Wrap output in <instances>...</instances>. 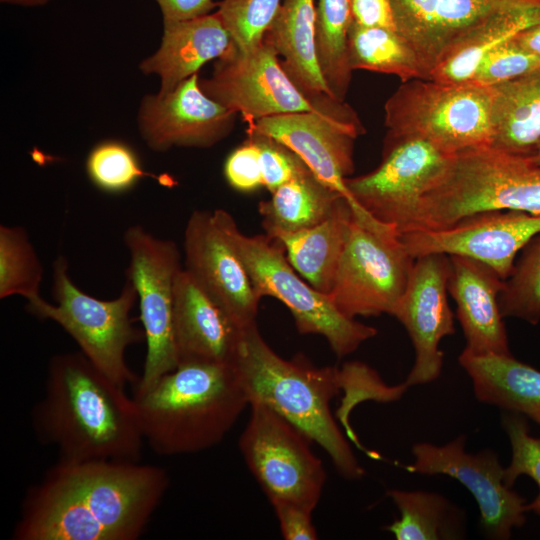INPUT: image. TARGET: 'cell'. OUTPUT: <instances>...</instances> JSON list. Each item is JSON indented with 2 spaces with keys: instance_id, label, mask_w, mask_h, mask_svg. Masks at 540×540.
<instances>
[{
  "instance_id": "cell-1",
  "label": "cell",
  "mask_w": 540,
  "mask_h": 540,
  "mask_svg": "<svg viewBox=\"0 0 540 540\" xmlns=\"http://www.w3.org/2000/svg\"><path fill=\"white\" fill-rule=\"evenodd\" d=\"M166 471L140 461H61L30 487L14 540H136L163 499Z\"/></svg>"
},
{
  "instance_id": "cell-2",
  "label": "cell",
  "mask_w": 540,
  "mask_h": 540,
  "mask_svg": "<svg viewBox=\"0 0 540 540\" xmlns=\"http://www.w3.org/2000/svg\"><path fill=\"white\" fill-rule=\"evenodd\" d=\"M32 420L39 438L58 449L61 461L141 459L145 439L134 398L81 351L50 359Z\"/></svg>"
},
{
  "instance_id": "cell-3",
  "label": "cell",
  "mask_w": 540,
  "mask_h": 540,
  "mask_svg": "<svg viewBox=\"0 0 540 540\" xmlns=\"http://www.w3.org/2000/svg\"><path fill=\"white\" fill-rule=\"evenodd\" d=\"M234 367L249 405L263 404L288 420L328 454L345 479L363 477L365 470L330 408L333 397L350 382L344 365L317 367L302 354L285 359L254 324L244 330Z\"/></svg>"
},
{
  "instance_id": "cell-4",
  "label": "cell",
  "mask_w": 540,
  "mask_h": 540,
  "mask_svg": "<svg viewBox=\"0 0 540 540\" xmlns=\"http://www.w3.org/2000/svg\"><path fill=\"white\" fill-rule=\"evenodd\" d=\"M145 442L155 453H197L220 443L249 401L234 364L182 362L134 393Z\"/></svg>"
},
{
  "instance_id": "cell-5",
  "label": "cell",
  "mask_w": 540,
  "mask_h": 540,
  "mask_svg": "<svg viewBox=\"0 0 540 540\" xmlns=\"http://www.w3.org/2000/svg\"><path fill=\"white\" fill-rule=\"evenodd\" d=\"M491 210L540 215V165L491 145L453 154L422 196L410 231L444 229Z\"/></svg>"
},
{
  "instance_id": "cell-6",
  "label": "cell",
  "mask_w": 540,
  "mask_h": 540,
  "mask_svg": "<svg viewBox=\"0 0 540 540\" xmlns=\"http://www.w3.org/2000/svg\"><path fill=\"white\" fill-rule=\"evenodd\" d=\"M214 213L244 264L256 294L282 302L299 333L324 337L338 357L353 353L376 336L374 327L342 314L327 294L301 278L288 262L280 242L267 234L242 233L232 215L223 209H215Z\"/></svg>"
},
{
  "instance_id": "cell-7",
  "label": "cell",
  "mask_w": 540,
  "mask_h": 540,
  "mask_svg": "<svg viewBox=\"0 0 540 540\" xmlns=\"http://www.w3.org/2000/svg\"><path fill=\"white\" fill-rule=\"evenodd\" d=\"M52 296L27 303L28 312L59 324L78 344L80 351L108 378L125 387L139 377L126 363L129 346L145 339L130 317L138 300L132 282L125 277L120 294L111 300L97 299L80 290L71 280L68 262L59 255L53 262Z\"/></svg>"
},
{
  "instance_id": "cell-8",
  "label": "cell",
  "mask_w": 540,
  "mask_h": 540,
  "mask_svg": "<svg viewBox=\"0 0 540 540\" xmlns=\"http://www.w3.org/2000/svg\"><path fill=\"white\" fill-rule=\"evenodd\" d=\"M493 102V87L472 82H402L384 106L386 136L421 138L450 155L490 145Z\"/></svg>"
},
{
  "instance_id": "cell-9",
  "label": "cell",
  "mask_w": 540,
  "mask_h": 540,
  "mask_svg": "<svg viewBox=\"0 0 540 540\" xmlns=\"http://www.w3.org/2000/svg\"><path fill=\"white\" fill-rule=\"evenodd\" d=\"M123 241L129 254L125 277L137 292L147 347L143 373L134 386V393H143L179 365L173 307L175 282L183 267L176 243L141 225L128 227Z\"/></svg>"
},
{
  "instance_id": "cell-10",
  "label": "cell",
  "mask_w": 540,
  "mask_h": 540,
  "mask_svg": "<svg viewBox=\"0 0 540 540\" xmlns=\"http://www.w3.org/2000/svg\"><path fill=\"white\" fill-rule=\"evenodd\" d=\"M240 435V452L270 503L291 502L310 510L319 503L326 482L312 441L271 408L253 403Z\"/></svg>"
},
{
  "instance_id": "cell-11",
  "label": "cell",
  "mask_w": 540,
  "mask_h": 540,
  "mask_svg": "<svg viewBox=\"0 0 540 540\" xmlns=\"http://www.w3.org/2000/svg\"><path fill=\"white\" fill-rule=\"evenodd\" d=\"M414 260L398 231L373 230L354 217L327 295L349 318L392 315L406 290Z\"/></svg>"
},
{
  "instance_id": "cell-12",
  "label": "cell",
  "mask_w": 540,
  "mask_h": 540,
  "mask_svg": "<svg viewBox=\"0 0 540 540\" xmlns=\"http://www.w3.org/2000/svg\"><path fill=\"white\" fill-rule=\"evenodd\" d=\"M246 131L272 137L293 150L317 177L347 199L360 224L378 231L388 228L362 209L346 186L354 171V142L365 129L345 101L326 111L261 118L249 124Z\"/></svg>"
},
{
  "instance_id": "cell-13",
  "label": "cell",
  "mask_w": 540,
  "mask_h": 540,
  "mask_svg": "<svg viewBox=\"0 0 540 540\" xmlns=\"http://www.w3.org/2000/svg\"><path fill=\"white\" fill-rule=\"evenodd\" d=\"M199 83L207 96L239 113L248 125L274 115L326 111L343 102L328 95L314 98L304 93L264 40L247 52L234 47L215 60L210 77L200 78Z\"/></svg>"
},
{
  "instance_id": "cell-14",
  "label": "cell",
  "mask_w": 540,
  "mask_h": 540,
  "mask_svg": "<svg viewBox=\"0 0 540 540\" xmlns=\"http://www.w3.org/2000/svg\"><path fill=\"white\" fill-rule=\"evenodd\" d=\"M451 156L421 138L386 136L380 164L348 177L346 186L362 209L403 234L413 228L422 196Z\"/></svg>"
},
{
  "instance_id": "cell-15",
  "label": "cell",
  "mask_w": 540,
  "mask_h": 540,
  "mask_svg": "<svg viewBox=\"0 0 540 540\" xmlns=\"http://www.w3.org/2000/svg\"><path fill=\"white\" fill-rule=\"evenodd\" d=\"M395 30L415 52L423 79L465 37L513 15L540 19V0H389Z\"/></svg>"
},
{
  "instance_id": "cell-16",
  "label": "cell",
  "mask_w": 540,
  "mask_h": 540,
  "mask_svg": "<svg viewBox=\"0 0 540 540\" xmlns=\"http://www.w3.org/2000/svg\"><path fill=\"white\" fill-rule=\"evenodd\" d=\"M466 437L445 445L416 443L414 461L405 466L411 473L442 474L459 481L472 494L480 512L479 525L486 537L507 540L526 521L525 499L504 482V468L491 450L468 453Z\"/></svg>"
},
{
  "instance_id": "cell-17",
  "label": "cell",
  "mask_w": 540,
  "mask_h": 540,
  "mask_svg": "<svg viewBox=\"0 0 540 540\" xmlns=\"http://www.w3.org/2000/svg\"><path fill=\"white\" fill-rule=\"evenodd\" d=\"M538 233L540 215L491 210L466 216L444 229L406 232L400 240L414 259L433 253L466 256L487 264L505 280L519 251Z\"/></svg>"
},
{
  "instance_id": "cell-18",
  "label": "cell",
  "mask_w": 540,
  "mask_h": 540,
  "mask_svg": "<svg viewBox=\"0 0 540 540\" xmlns=\"http://www.w3.org/2000/svg\"><path fill=\"white\" fill-rule=\"evenodd\" d=\"M199 80L197 73L169 92L141 99L137 126L151 150L210 148L231 134L237 113L207 96Z\"/></svg>"
},
{
  "instance_id": "cell-19",
  "label": "cell",
  "mask_w": 540,
  "mask_h": 540,
  "mask_svg": "<svg viewBox=\"0 0 540 540\" xmlns=\"http://www.w3.org/2000/svg\"><path fill=\"white\" fill-rule=\"evenodd\" d=\"M450 258L427 254L415 258L408 285L392 316L406 329L415 360L408 386L436 380L443 366L441 340L454 334V317L447 299Z\"/></svg>"
},
{
  "instance_id": "cell-20",
  "label": "cell",
  "mask_w": 540,
  "mask_h": 540,
  "mask_svg": "<svg viewBox=\"0 0 540 540\" xmlns=\"http://www.w3.org/2000/svg\"><path fill=\"white\" fill-rule=\"evenodd\" d=\"M185 269L240 328L256 324L260 297L214 211L196 210L184 231Z\"/></svg>"
},
{
  "instance_id": "cell-21",
  "label": "cell",
  "mask_w": 540,
  "mask_h": 540,
  "mask_svg": "<svg viewBox=\"0 0 540 540\" xmlns=\"http://www.w3.org/2000/svg\"><path fill=\"white\" fill-rule=\"evenodd\" d=\"M240 328L183 268L175 282L173 331L179 363L234 364Z\"/></svg>"
},
{
  "instance_id": "cell-22",
  "label": "cell",
  "mask_w": 540,
  "mask_h": 540,
  "mask_svg": "<svg viewBox=\"0 0 540 540\" xmlns=\"http://www.w3.org/2000/svg\"><path fill=\"white\" fill-rule=\"evenodd\" d=\"M449 258L447 288L457 305L466 340L464 351L474 355H512L499 306L504 279L479 260L461 255Z\"/></svg>"
},
{
  "instance_id": "cell-23",
  "label": "cell",
  "mask_w": 540,
  "mask_h": 540,
  "mask_svg": "<svg viewBox=\"0 0 540 540\" xmlns=\"http://www.w3.org/2000/svg\"><path fill=\"white\" fill-rule=\"evenodd\" d=\"M233 48L232 38L216 11L189 20L163 22L158 49L141 61L139 70L145 75H157L159 93H166Z\"/></svg>"
},
{
  "instance_id": "cell-24",
  "label": "cell",
  "mask_w": 540,
  "mask_h": 540,
  "mask_svg": "<svg viewBox=\"0 0 540 540\" xmlns=\"http://www.w3.org/2000/svg\"><path fill=\"white\" fill-rule=\"evenodd\" d=\"M458 360L479 401L521 414L540 427L539 370L512 355H474L463 350Z\"/></svg>"
},
{
  "instance_id": "cell-25",
  "label": "cell",
  "mask_w": 540,
  "mask_h": 540,
  "mask_svg": "<svg viewBox=\"0 0 540 540\" xmlns=\"http://www.w3.org/2000/svg\"><path fill=\"white\" fill-rule=\"evenodd\" d=\"M354 212L344 197L321 223L272 237L282 245L296 272L313 288L329 294L342 256Z\"/></svg>"
},
{
  "instance_id": "cell-26",
  "label": "cell",
  "mask_w": 540,
  "mask_h": 540,
  "mask_svg": "<svg viewBox=\"0 0 540 540\" xmlns=\"http://www.w3.org/2000/svg\"><path fill=\"white\" fill-rule=\"evenodd\" d=\"M315 17V0H283L263 39L274 48L287 75L314 98L332 96L318 62Z\"/></svg>"
},
{
  "instance_id": "cell-27",
  "label": "cell",
  "mask_w": 540,
  "mask_h": 540,
  "mask_svg": "<svg viewBox=\"0 0 540 540\" xmlns=\"http://www.w3.org/2000/svg\"><path fill=\"white\" fill-rule=\"evenodd\" d=\"M491 146L529 157L540 144V68L492 86Z\"/></svg>"
},
{
  "instance_id": "cell-28",
  "label": "cell",
  "mask_w": 540,
  "mask_h": 540,
  "mask_svg": "<svg viewBox=\"0 0 540 540\" xmlns=\"http://www.w3.org/2000/svg\"><path fill=\"white\" fill-rule=\"evenodd\" d=\"M341 197L309 170L278 187L270 199L259 202L265 234L274 237L313 227L330 215Z\"/></svg>"
},
{
  "instance_id": "cell-29",
  "label": "cell",
  "mask_w": 540,
  "mask_h": 540,
  "mask_svg": "<svg viewBox=\"0 0 540 540\" xmlns=\"http://www.w3.org/2000/svg\"><path fill=\"white\" fill-rule=\"evenodd\" d=\"M400 517L384 529L397 540H454L466 534L464 512L446 497L422 490L390 489Z\"/></svg>"
},
{
  "instance_id": "cell-30",
  "label": "cell",
  "mask_w": 540,
  "mask_h": 540,
  "mask_svg": "<svg viewBox=\"0 0 540 540\" xmlns=\"http://www.w3.org/2000/svg\"><path fill=\"white\" fill-rule=\"evenodd\" d=\"M348 59L353 71L360 69L392 74L401 82L423 79L415 52L394 29L362 26L351 19Z\"/></svg>"
},
{
  "instance_id": "cell-31",
  "label": "cell",
  "mask_w": 540,
  "mask_h": 540,
  "mask_svg": "<svg viewBox=\"0 0 540 540\" xmlns=\"http://www.w3.org/2000/svg\"><path fill=\"white\" fill-rule=\"evenodd\" d=\"M315 37L321 72L332 96L345 101L353 70L348 59L349 0H315Z\"/></svg>"
},
{
  "instance_id": "cell-32",
  "label": "cell",
  "mask_w": 540,
  "mask_h": 540,
  "mask_svg": "<svg viewBox=\"0 0 540 540\" xmlns=\"http://www.w3.org/2000/svg\"><path fill=\"white\" fill-rule=\"evenodd\" d=\"M540 23V19L513 15L494 20L460 41L431 71L427 80L462 84L471 82L483 59L519 32Z\"/></svg>"
},
{
  "instance_id": "cell-33",
  "label": "cell",
  "mask_w": 540,
  "mask_h": 540,
  "mask_svg": "<svg viewBox=\"0 0 540 540\" xmlns=\"http://www.w3.org/2000/svg\"><path fill=\"white\" fill-rule=\"evenodd\" d=\"M43 267L27 231L0 226V298L20 295L27 303L41 298Z\"/></svg>"
},
{
  "instance_id": "cell-34",
  "label": "cell",
  "mask_w": 540,
  "mask_h": 540,
  "mask_svg": "<svg viewBox=\"0 0 540 540\" xmlns=\"http://www.w3.org/2000/svg\"><path fill=\"white\" fill-rule=\"evenodd\" d=\"M503 317H514L531 324L540 321V233L522 249L520 258L499 295Z\"/></svg>"
},
{
  "instance_id": "cell-35",
  "label": "cell",
  "mask_w": 540,
  "mask_h": 540,
  "mask_svg": "<svg viewBox=\"0 0 540 540\" xmlns=\"http://www.w3.org/2000/svg\"><path fill=\"white\" fill-rule=\"evenodd\" d=\"M86 172L91 182L109 193H120L132 188L144 176L134 151L125 143L106 140L92 148L86 159Z\"/></svg>"
},
{
  "instance_id": "cell-36",
  "label": "cell",
  "mask_w": 540,
  "mask_h": 540,
  "mask_svg": "<svg viewBox=\"0 0 540 540\" xmlns=\"http://www.w3.org/2000/svg\"><path fill=\"white\" fill-rule=\"evenodd\" d=\"M282 0H222L216 12L240 52L259 46L274 21Z\"/></svg>"
},
{
  "instance_id": "cell-37",
  "label": "cell",
  "mask_w": 540,
  "mask_h": 540,
  "mask_svg": "<svg viewBox=\"0 0 540 540\" xmlns=\"http://www.w3.org/2000/svg\"><path fill=\"white\" fill-rule=\"evenodd\" d=\"M502 426L511 445V461L504 468V482L511 487L521 475L532 478L539 488L537 496L525 504L526 512L540 516V437H533L526 417L507 412L502 416Z\"/></svg>"
},
{
  "instance_id": "cell-38",
  "label": "cell",
  "mask_w": 540,
  "mask_h": 540,
  "mask_svg": "<svg viewBox=\"0 0 540 540\" xmlns=\"http://www.w3.org/2000/svg\"><path fill=\"white\" fill-rule=\"evenodd\" d=\"M538 68H540V59L523 49L513 37L483 59L471 82L492 87Z\"/></svg>"
},
{
  "instance_id": "cell-39",
  "label": "cell",
  "mask_w": 540,
  "mask_h": 540,
  "mask_svg": "<svg viewBox=\"0 0 540 540\" xmlns=\"http://www.w3.org/2000/svg\"><path fill=\"white\" fill-rule=\"evenodd\" d=\"M246 132L258 146L263 186L270 193L311 170L299 155L283 143L263 134Z\"/></svg>"
},
{
  "instance_id": "cell-40",
  "label": "cell",
  "mask_w": 540,
  "mask_h": 540,
  "mask_svg": "<svg viewBox=\"0 0 540 540\" xmlns=\"http://www.w3.org/2000/svg\"><path fill=\"white\" fill-rule=\"evenodd\" d=\"M224 175L228 184L240 192H252L263 186L260 152L251 137L247 136L229 154L224 164Z\"/></svg>"
},
{
  "instance_id": "cell-41",
  "label": "cell",
  "mask_w": 540,
  "mask_h": 540,
  "mask_svg": "<svg viewBox=\"0 0 540 540\" xmlns=\"http://www.w3.org/2000/svg\"><path fill=\"white\" fill-rule=\"evenodd\" d=\"M271 505L274 509L284 539H318L317 531L312 523V510L285 501L273 502Z\"/></svg>"
},
{
  "instance_id": "cell-42",
  "label": "cell",
  "mask_w": 540,
  "mask_h": 540,
  "mask_svg": "<svg viewBox=\"0 0 540 540\" xmlns=\"http://www.w3.org/2000/svg\"><path fill=\"white\" fill-rule=\"evenodd\" d=\"M352 21L362 26L394 29L389 0H349Z\"/></svg>"
},
{
  "instance_id": "cell-43",
  "label": "cell",
  "mask_w": 540,
  "mask_h": 540,
  "mask_svg": "<svg viewBox=\"0 0 540 540\" xmlns=\"http://www.w3.org/2000/svg\"><path fill=\"white\" fill-rule=\"evenodd\" d=\"M163 22L183 21L210 14L218 8L216 0H155Z\"/></svg>"
},
{
  "instance_id": "cell-44",
  "label": "cell",
  "mask_w": 540,
  "mask_h": 540,
  "mask_svg": "<svg viewBox=\"0 0 540 540\" xmlns=\"http://www.w3.org/2000/svg\"><path fill=\"white\" fill-rule=\"evenodd\" d=\"M514 40L540 59V23L519 32L514 36Z\"/></svg>"
},
{
  "instance_id": "cell-45",
  "label": "cell",
  "mask_w": 540,
  "mask_h": 540,
  "mask_svg": "<svg viewBox=\"0 0 540 540\" xmlns=\"http://www.w3.org/2000/svg\"><path fill=\"white\" fill-rule=\"evenodd\" d=\"M1 3L9 4V5H16V6H23V7H37V6H43L50 2L51 0H0Z\"/></svg>"
},
{
  "instance_id": "cell-46",
  "label": "cell",
  "mask_w": 540,
  "mask_h": 540,
  "mask_svg": "<svg viewBox=\"0 0 540 540\" xmlns=\"http://www.w3.org/2000/svg\"><path fill=\"white\" fill-rule=\"evenodd\" d=\"M529 158L536 164L540 165V144L539 146L536 148V150L533 152V154L531 156H529Z\"/></svg>"
}]
</instances>
